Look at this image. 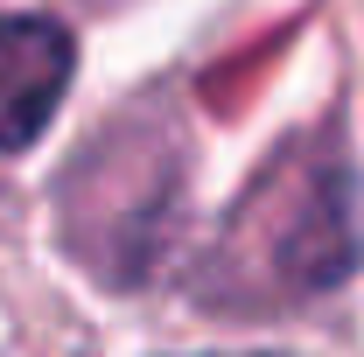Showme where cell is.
I'll return each instance as SVG.
<instances>
[{"instance_id":"cell-1","label":"cell","mask_w":364,"mask_h":357,"mask_svg":"<svg viewBox=\"0 0 364 357\" xmlns=\"http://www.w3.org/2000/svg\"><path fill=\"white\" fill-rule=\"evenodd\" d=\"M350 260H358V231H350L343 161L316 147H280V161L245 189V203H231L203 294L218 302L322 294L350 273Z\"/></svg>"},{"instance_id":"cell-2","label":"cell","mask_w":364,"mask_h":357,"mask_svg":"<svg viewBox=\"0 0 364 357\" xmlns=\"http://www.w3.org/2000/svg\"><path fill=\"white\" fill-rule=\"evenodd\" d=\"M77 70L70 36L49 14H14L0 21V154L28 147L56 119V98Z\"/></svg>"}]
</instances>
